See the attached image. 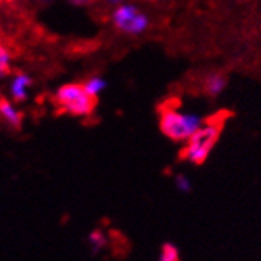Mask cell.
I'll return each instance as SVG.
<instances>
[{
	"label": "cell",
	"instance_id": "obj_4",
	"mask_svg": "<svg viewBox=\"0 0 261 261\" xmlns=\"http://www.w3.org/2000/svg\"><path fill=\"white\" fill-rule=\"evenodd\" d=\"M111 22L116 31L130 37H138L151 26V19L138 5L130 4L128 0L116 8H112Z\"/></svg>",
	"mask_w": 261,
	"mask_h": 261
},
{
	"label": "cell",
	"instance_id": "obj_7",
	"mask_svg": "<svg viewBox=\"0 0 261 261\" xmlns=\"http://www.w3.org/2000/svg\"><path fill=\"white\" fill-rule=\"evenodd\" d=\"M226 85H228V77L221 72H208L203 79V90L212 98L220 96L224 92Z\"/></svg>",
	"mask_w": 261,
	"mask_h": 261
},
{
	"label": "cell",
	"instance_id": "obj_13",
	"mask_svg": "<svg viewBox=\"0 0 261 261\" xmlns=\"http://www.w3.org/2000/svg\"><path fill=\"white\" fill-rule=\"evenodd\" d=\"M71 5H74V7H87V5H90L93 2V0H67Z\"/></svg>",
	"mask_w": 261,
	"mask_h": 261
},
{
	"label": "cell",
	"instance_id": "obj_12",
	"mask_svg": "<svg viewBox=\"0 0 261 261\" xmlns=\"http://www.w3.org/2000/svg\"><path fill=\"white\" fill-rule=\"evenodd\" d=\"M173 185L181 192V194H189V192L192 191L191 179L186 175H183V173H178V175L173 176Z\"/></svg>",
	"mask_w": 261,
	"mask_h": 261
},
{
	"label": "cell",
	"instance_id": "obj_15",
	"mask_svg": "<svg viewBox=\"0 0 261 261\" xmlns=\"http://www.w3.org/2000/svg\"><path fill=\"white\" fill-rule=\"evenodd\" d=\"M146 2H155V0H146Z\"/></svg>",
	"mask_w": 261,
	"mask_h": 261
},
{
	"label": "cell",
	"instance_id": "obj_1",
	"mask_svg": "<svg viewBox=\"0 0 261 261\" xmlns=\"http://www.w3.org/2000/svg\"><path fill=\"white\" fill-rule=\"evenodd\" d=\"M203 123H205L203 117L196 112L181 111L167 105L161 109V117H159V128L162 135L175 143H185Z\"/></svg>",
	"mask_w": 261,
	"mask_h": 261
},
{
	"label": "cell",
	"instance_id": "obj_6",
	"mask_svg": "<svg viewBox=\"0 0 261 261\" xmlns=\"http://www.w3.org/2000/svg\"><path fill=\"white\" fill-rule=\"evenodd\" d=\"M0 119L5 125L15 130L22 125V112L7 98H0Z\"/></svg>",
	"mask_w": 261,
	"mask_h": 261
},
{
	"label": "cell",
	"instance_id": "obj_8",
	"mask_svg": "<svg viewBox=\"0 0 261 261\" xmlns=\"http://www.w3.org/2000/svg\"><path fill=\"white\" fill-rule=\"evenodd\" d=\"M82 85L87 92L95 98H98L108 88V82L103 75H90L88 79H85V81L82 82Z\"/></svg>",
	"mask_w": 261,
	"mask_h": 261
},
{
	"label": "cell",
	"instance_id": "obj_3",
	"mask_svg": "<svg viewBox=\"0 0 261 261\" xmlns=\"http://www.w3.org/2000/svg\"><path fill=\"white\" fill-rule=\"evenodd\" d=\"M55 101L63 112L74 117H88L96 109L98 98L92 96L82 84H64L55 92Z\"/></svg>",
	"mask_w": 261,
	"mask_h": 261
},
{
	"label": "cell",
	"instance_id": "obj_2",
	"mask_svg": "<svg viewBox=\"0 0 261 261\" xmlns=\"http://www.w3.org/2000/svg\"><path fill=\"white\" fill-rule=\"evenodd\" d=\"M221 135V123L208 122L192 133L185 141L181 149V159L192 165H202L207 161L215 144L218 143Z\"/></svg>",
	"mask_w": 261,
	"mask_h": 261
},
{
	"label": "cell",
	"instance_id": "obj_10",
	"mask_svg": "<svg viewBox=\"0 0 261 261\" xmlns=\"http://www.w3.org/2000/svg\"><path fill=\"white\" fill-rule=\"evenodd\" d=\"M10 69H11V53L7 47L0 43V81H4L10 74Z\"/></svg>",
	"mask_w": 261,
	"mask_h": 261
},
{
	"label": "cell",
	"instance_id": "obj_9",
	"mask_svg": "<svg viewBox=\"0 0 261 261\" xmlns=\"http://www.w3.org/2000/svg\"><path fill=\"white\" fill-rule=\"evenodd\" d=\"M88 245H90V250H92L93 255H98L103 248L108 245V237L103 231L95 229L90 232L88 236Z\"/></svg>",
	"mask_w": 261,
	"mask_h": 261
},
{
	"label": "cell",
	"instance_id": "obj_14",
	"mask_svg": "<svg viewBox=\"0 0 261 261\" xmlns=\"http://www.w3.org/2000/svg\"><path fill=\"white\" fill-rule=\"evenodd\" d=\"M125 2H127V0H105V4L108 7H112V8H116V7H119L122 4H125Z\"/></svg>",
	"mask_w": 261,
	"mask_h": 261
},
{
	"label": "cell",
	"instance_id": "obj_5",
	"mask_svg": "<svg viewBox=\"0 0 261 261\" xmlns=\"http://www.w3.org/2000/svg\"><path fill=\"white\" fill-rule=\"evenodd\" d=\"M32 87V77L26 72H18L10 82V95L15 103H24L29 98Z\"/></svg>",
	"mask_w": 261,
	"mask_h": 261
},
{
	"label": "cell",
	"instance_id": "obj_11",
	"mask_svg": "<svg viewBox=\"0 0 261 261\" xmlns=\"http://www.w3.org/2000/svg\"><path fill=\"white\" fill-rule=\"evenodd\" d=\"M159 259L161 261H178L179 259V250L176 248V245L165 242L161 248V253H159Z\"/></svg>",
	"mask_w": 261,
	"mask_h": 261
}]
</instances>
